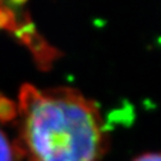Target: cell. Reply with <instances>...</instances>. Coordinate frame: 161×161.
Masks as SVG:
<instances>
[{
  "mask_svg": "<svg viewBox=\"0 0 161 161\" xmlns=\"http://www.w3.org/2000/svg\"><path fill=\"white\" fill-rule=\"evenodd\" d=\"M17 115L13 143L26 161H99L108 148L98 105L75 88L23 85Z\"/></svg>",
  "mask_w": 161,
  "mask_h": 161,
  "instance_id": "obj_1",
  "label": "cell"
},
{
  "mask_svg": "<svg viewBox=\"0 0 161 161\" xmlns=\"http://www.w3.org/2000/svg\"><path fill=\"white\" fill-rule=\"evenodd\" d=\"M17 116V106H14V103L0 97V121L7 122Z\"/></svg>",
  "mask_w": 161,
  "mask_h": 161,
  "instance_id": "obj_3",
  "label": "cell"
},
{
  "mask_svg": "<svg viewBox=\"0 0 161 161\" xmlns=\"http://www.w3.org/2000/svg\"><path fill=\"white\" fill-rule=\"evenodd\" d=\"M20 159L14 143H12L6 135L0 130V161H16Z\"/></svg>",
  "mask_w": 161,
  "mask_h": 161,
  "instance_id": "obj_2",
  "label": "cell"
},
{
  "mask_svg": "<svg viewBox=\"0 0 161 161\" xmlns=\"http://www.w3.org/2000/svg\"><path fill=\"white\" fill-rule=\"evenodd\" d=\"M134 161H161L160 153H147L136 158Z\"/></svg>",
  "mask_w": 161,
  "mask_h": 161,
  "instance_id": "obj_4",
  "label": "cell"
}]
</instances>
